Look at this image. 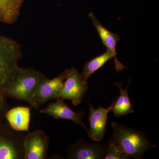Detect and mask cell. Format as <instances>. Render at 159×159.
Returning <instances> with one entry per match:
<instances>
[{
  "label": "cell",
  "instance_id": "obj_1",
  "mask_svg": "<svg viewBox=\"0 0 159 159\" xmlns=\"http://www.w3.org/2000/svg\"><path fill=\"white\" fill-rule=\"evenodd\" d=\"M113 132L109 141L119 145L130 157L143 158L147 151L157 146L151 143L145 132L137 131L116 122L111 124Z\"/></svg>",
  "mask_w": 159,
  "mask_h": 159
},
{
  "label": "cell",
  "instance_id": "obj_2",
  "mask_svg": "<svg viewBox=\"0 0 159 159\" xmlns=\"http://www.w3.org/2000/svg\"><path fill=\"white\" fill-rule=\"evenodd\" d=\"M21 45L15 40L0 35V92L5 93L21 68Z\"/></svg>",
  "mask_w": 159,
  "mask_h": 159
},
{
  "label": "cell",
  "instance_id": "obj_3",
  "mask_svg": "<svg viewBox=\"0 0 159 159\" xmlns=\"http://www.w3.org/2000/svg\"><path fill=\"white\" fill-rule=\"evenodd\" d=\"M46 78L42 73L35 69L21 68L6 90V96L25 101L31 105L39 85Z\"/></svg>",
  "mask_w": 159,
  "mask_h": 159
},
{
  "label": "cell",
  "instance_id": "obj_4",
  "mask_svg": "<svg viewBox=\"0 0 159 159\" xmlns=\"http://www.w3.org/2000/svg\"><path fill=\"white\" fill-rule=\"evenodd\" d=\"M87 84L77 69L74 67L69 69L67 77L63 83L59 98L63 100L69 99L73 105H78L82 102L88 89Z\"/></svg>",
  "mask_w": 159,
  "mask_h": 159
},
{
  "label": "cell",
  "instance_id": "obj_5",
  "mask_svg": "<svg viewBox=\"0 0 159 159\" xmlns=\"http://www.w3.org/2000/svg\"><path fill=\"white\" fill-rule=\"evenodd\" d=\"M69 71V69H67L55 78L44 79L38 87L31 106L38 108L49 100L59 98L63 83L67 77Z\"/></svg>",
  "mask_w": 159,
  "mask_h": 159
},
{
  "label": "cell",
  "instance_id": "obj_6",
  "mask_svg": "<svg viewBox=\"0 0 159 159\" xmlns=\"http://www.w3.org/2000/svg\"><path fill=\"white\" fill-rule=\"evenodd\" d=\"M49 144L50 139L43 130L29 132L24 138V159L47 158Z\"/></svg>",
  "mask_w": 159,
  "mask_h": 159
},
{
  "label": "cell",
  "instance_id": "obj_7",
  "mask_svg": "<svg viewBox=\"0 0 159 159\" xmlns=\"http://www.w3.org/2000/svg\"><path fill=\"white\" fill-rule=\"evenodd\" d=\"M11 130L0 134V159H24L25 136Z\"/></svg>",
  "mask_w": 159,
  "mask_h": 159
},
{
  "label": "cell",
  "instance_id": "obj_8",
  "mask_svg": "<svg viewBox=\"0 0 159 159\" xmlns=\"http://www.w3.org/2000/svg\"><path fill=\"white\" fill-rule=\"evenodd\" d=\"M63 100L61 98H57L55 102L49 103L45 108L41 110L39 112L48 115L56 119L71 120L76 125L82 126L88 133L89 130L83 122V118L85 116V113L82 111L77 113L72 110Z\"/></svg>",
  "mask_w": 159,
  "mask_h": 159
},
{
  "label": "cell",
  "instance_id": "obj_9",
  "mask_svg": "<svg viewBox=\"0 0 159 159\" xmlns=\"http://www.w3.org/2000/svg\"><path fill=\"white\" fill-rule=\"evenodd\" d=\"M106 148V146L102 144L90 143L84 139H79L68 149V158L104 159Z\"/></svg>",
  "mask_w": 159,
  "mask_h": 159
},
{
  "label": "cell",
  "instance_id": "obj_10",
  "mask_svg": "<svg viewBox=\"0 0 159 159\" xmlns=\"http://www.w3.org/2000/svg\"><path fill=\"white\" fill-rule=\"evenodd\" d=\"M113 102L107 108L100 106L98 109H95L90 103L89 104V115L88 119L90 128L88 134L93 141L100 142L105 135L107 116L108 113L111 110Z\"/></svg>",
  "mask_w": 159,
  "mask_h": 159
},
{
  "label": "cell",
  "instance_id": "obj_11",
  "mask_svg": "<svg viewBox=\"0 0 159 159\" xmlns=\"http://www.w3.org/2000/svg\"><path fill=\"white\" fill-rule=\"evenodd\" d=\"M5 117L12 129L29 132L31 117L29 107L20 106L11 108L7 111Z\"/></svg>",
  "mask_w": 159,
  "mask_h": 159
},
{
  "label": "cell",
  "instance_id": "obj_12",
  "mask_svg": "<svg viewBox=\"0 0 159 159\" xmlns=\"http://www.w3.org/2000/svg\"><path fill=\"white\" fill-rule=\"evenodd\" d=\"M116 56V55L111 52L107 51L103 54L94 57L87 62L84 67L82 73L80 74L84 81L88 83V80L91 75L97 70L102 68L107 61L112 58H115L116 67L117 70H121L125 68V67L117 59Z\"/></svg>",
  "mask_w": 159,
  "mask_h": 159
},
{
  "label": "cell",
  "instance_id": "obj_13",
  "mask_svg": "<svg viewBox=\"0 0 159 159\" xmlns=\"http://www.w3.org/2000/svg\"><path fill=\"white\" fill-rule=\"evenodd\" d=\"M26 0H0V22L12 25L17 21Z\"/></svg>",
  "mask_w": 159,
  "mask_h": 159
},
{
  "label": "cell",
  "instance_id": "obj_14",
  "mask_svg": "<svg viewBox=\"0 0 159 159\" xmlns=\"http://www.w3.org/2000/svg\"><path fill=\"white\" fill-rule=\"evenodd\" d=\"M89 16L92 20L95 29L98 32L102 43L105 46L107 51L116 55L117 53L116 51V47L120 40V36L106 29L99 23L92 12L89 13Z\"/></svg>",
  "mask_w": 159,
  "mask_h": 159
},
{
  "label": "cell",
  "instance_id": "obj_15",
  "mask_svg": "<svg viewBox=\"0 0 159 159\" xmlns=\"http://www.w3.org/2000/svg\"><path fill=\"white\" fill-rule=\"evenodd\" d=\"M129 83L130 80L128 85ZM116 85L120 90V94L118 99L113 102L112 107L111 111L113 113L114 116L117 117H120L133 113V107L131 103L127 92L128 85L127 89H123L120 83H116Z\"/></svg>",
  "mask_w": 159,
  "mask_h": 159
},
{
  "label": "cell",
  "instance_id": "obj_16",
  "mask_svg": "<svg viewBox=\"0 0 159 159\" xmlns=\"http://www.w3.org/2000/svg\"><path fill=\"white\" fill-rule=\"evenodd\" d=\"M104 159H129L130 157L125 153L119 145L109 141L106 146Z\"/></svg>",
  "mask_w": 159,
  "mask_h": 159
},
{
  "label": "cell",
  "instance_id": "obj_17",
  "mask_svg": "<svg viewBox=\"0 0 159 159\" xmlns=\"http://www.w3.org/2000/svg\"><path fill=\"white\" fill-rule=\"evenodd\" d=\"M6 97L7 96L5 93L0 92V120L5 117L6 112L8 111Z\"/></svg>",
  "mask_w": 159,
  "mask_h": 159
}]
</instances>
